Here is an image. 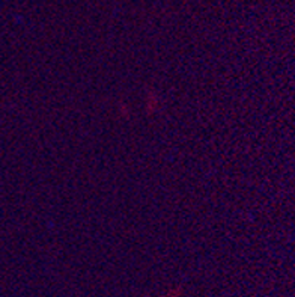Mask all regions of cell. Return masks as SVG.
Returning a JSON list of instances; mask_svg holds the SVG:
<instances>
[{"label":"cell","instance_id":"1","mask_svg":"<svg viewBox=\"0 0 295 297\" xmlns=\"http://www.w3.org/2000/svg\"><path fill=\"white\" fill-rule=\"evenodd\" d=\"M160 97H158V93L157 92H154V91H149L146 93V97H145V112L152 116L155 115L158 111H160V107H161V103H160Z\"/></svg>","mask_w":295,"mask_h":297}]
</instances>
